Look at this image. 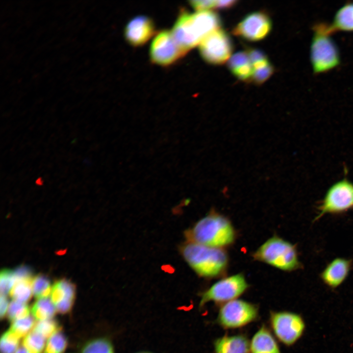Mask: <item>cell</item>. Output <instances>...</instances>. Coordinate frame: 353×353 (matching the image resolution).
Masks as SVG:
<instances>
[{
    "instance_id": "cell-1",
    "label": "cell",
    "mask_w": 353,
    "mask_h": 353,
    "mask_svg": "<svg viewBox=\"0 0 353 353\" xmlns=\"http://www.w3.org/2000/svg\"><path fill=\"white\" fill-rule=\"evenodd\" d=\"M220 25L219 16L211 11L193 14L184 11L176 21L172 33L185 52L200 44L207 35L219 28Z\"/></svg>"
},
{
    "instance_id": "cell-2",
    "label": "cell",
    "mask_w": 353,
    "mask_h": 353,
    "mask_svg": "<svg viewBox=\"0 0 353 353\" xmlns=\"http://www.w3.org/2000/svg\"><path fill=\"white\" fill-rule=\"evenodd\" d=\"M187 241L224 249L235 240V230L225 216L211 212L185 231Z\"/></svg>"
},
{
    "instance_id": "cell-3",
    "label": "cell",
    "mask_w": 353,
    "mask_h": 353,
    "mask_svg": "<svg viewBox=\"0 0 353 353\" xmlns=\"http://www.w3.org/2000/svg\"><path fill=\"white\" fill-rule=\"evenodd\" d=\"M180 251L189 266L200 277H218L227 268L228 256L224 249L187 241L181 246Z\"/></svg>"
},
{
    "instance_id": "cell-4",
    "label": "cell",
    "mask_w": 353,
    "mask_h": 353,
    "mask_svg": "<svg viewBox=\"0 0 353 353\" xmlns=\"http://www.w3.org/2000/svg\"><path fill=\"white\" fill-rule=\"evenodd\" d=\"M313 36L310 46V61L314 75L328 73L341 63L339 48L331 37L328 24L319 22L312 26Z\"/></svg>"
},
{
    "instance_id": "cell-5",
    "label": "cell",
    "mask_w": 353,
    "mask_h": 353,
    "mask_svg": "<svg viewBox=\"0 0 353 353\" xmlns=\"http://www.w3.org/2000/svg\"><path fill=\"white\" fill-rule=\"evenodd\" d=\"M252 256L255 260L285 272H290L303 267L296 245L276 235L262 244Z\"/></svg>"
},
{
    "instance_id": "cell-6",
    "label": "cell",
    "mask_w": 353,
    "mask_h": 353,
    "mask_svg": "<svg viewBox=\"0 0 353 353\" xmlns=\"http://www.w3.org/2000/svg\"><path fill=\"white\" fill-rule=\"evenodd\" d=\"M316 222L325 215H339L353 210V183L344 177L327 190L318 207Z\"/></svg>"
},
{
    "instance_id": "cell-7",
    "label": "cell",
    "mask_w": 353,
    "mask_h": 353,
    "mask_svg": "<svg viewBox=\"0 0 353 353\" xmlns=\"http://www.w3.org/2000/svg\"><path fill=\"white\" fill-rule=\"evenodd\" d=\"M258 315L257 306L236 299L223 304L219 309L217 322L225 329H233L255 321Z\"/></svg>"
},
{
    "instance_id": "cell-8",
    "label": "cell",
    "mask_w": 353,
    "mask_h": 353,
    "mask_svg": "<svg viewBox=\"0 0 353 353\" xmlns=\"http://www.w3.org/2000/svg\"><path fill=\"white\" fill-rule=\"evenodd\" d=\"M249 285L242 274L239 273L224 277L212 284L202 293L200 307L213 302L225 303L236 299L244 293Z\"/></svg>"
},
{
    "instance_id": "cell-9",
    "label": "cell",
    "mask_w": 353,
    "mask_h": 353,
    "mask_svg": "<svg viewBox=\"0 0 353 353\" xmlns=\"http://www.w3.org/2000/svg\"><path fill=\"white\" fill-rule=\"evenodd\" d=\"M270 323L277 339L286 346L294 344L302 336L305 324L302 317L289 311H271Z\"/></svg>"
},
{
    "instance_id": "cell-10",
    "label": "cell",
    "mask_w": 353,
    "mask_h": 353,
    "mask_svg": "<svg viewBox=\"0 0 353 353\" xmlns=\"http://www.w3.org/2000/svg\"><path fill=\"white\" fill-rule=\"evenodd\" d=\"M232 48L229 36L220 28L207 35L199 44L202 57L214 65L222 64L229 60Z\"/></svg>"
},
{
    "instance_id": "cell-11",
    "label": "cell",
    "mask_w": 353,
    "mask_h": 353,
    "mask_svg": "<svg viewBox=\"0 0 353 353\" xmlns=\"http://www.w3.org/2000/svg\"><path fill=\"white\" fill-rule=\"evenodd\" d=\"M272 28L269 17L260 11L254 12L245 16L234 27L233 33L250 41L262 40L268 35Z\"/></svg>"
},
{
    "instance_id": "cell-12",
    "label": "cell",
    "mask_w": 353,
    "mask_h": 353,
    "mask_svg": "<svg viewBox=\"0 0 353 353\" xmlns=\"http://www.w3.org/2000/svg\"><path fill=\"white\" fill-rule=\"evenodd\" d=\"M184 53L175 40L172 32L166 30L160 31L155 36L150 50L152 62L161 65L173 63Z\"/></svg>"
},
{
    "instance_id": "cell-13",
    "label": "cell",
    "mask_w": 353,
    "mask_h": 353,
    "mask_svg": "<svg viewBox=\"0 0 353 353\" xmlns=\"http://www.w3.org/2000/svg\"><path fill=\"white\" fill-rule=\"evenodd\" d=\"M154 26L152 20L146 16H137L126 24L125 36L126 41L134 46L146 43L153 35Z\"/></svg>"
},
{
    "instance_id": "cell-14",
    "label": "cell",
    "mask_w": 353,
    "mask_h": 353,
    "mask_svg": "<svg viewBox=\"0 0 353 353\" xmlns=\"http://www.w3.org/2000/svg\"><path fill=\"white\" fill-rule=\"evenodd\" d=\"M353 266V260L336 257L331 260L322 271L320 277L327 286L336 288L347 278Z\"/></svg>"
},
{
    "instance_id": "cell-15",
    "label": "cell",
    "mask_w": 353,
    "mask_h": 353,
    "mask_svg": "<svg viewBox=\"0 0 353 353\" xmlns=\"http://www.w3.org/2000/svg\"><path fill=\"white\" fill-rule=\"evenodd\" d=\"M75 286L66 279L56 282L52 287L51 301L56 311L61 314L69 312L71 309L75 298Z\"/></svg>"
},
{
    "instance_id": "cell-16",
    "label": "cell",
    "mask_w": 353,
    "mask_h": 353,
    "mask_svg": "<svg viewBox=\"0 0 353 353\" xmlns=\"http://www.w3.org/2000/svg\"><path fill=\"white\" fill-rule=\"evenodd\" d=\"M250 349L251 353H281L275 338L264 325L252 336Z\"/></svg>"
},
{
    "instance_id": "cell-17",
    "label": "cell",
    "mask_w": 353,
    "mask_h": 353,
    "mask_svg": "<svg viewBox=\"0 0 353 353\" xmlns=\"http://www.w3.org/2000/svg\"><path fill=\"white\" fill-rule=\"evenodd\" d=\"M214 353H250V342L243 334L226 335L214 343Z\"/></svg>"
},
{
    "instance_id": "cell-18",
    "label": "cell",
    "mask_w": 353,
    "mask_h": 353,
    "mask_svg": "<svg viewBox=\"0 0 353 353\" xmlns=\"http://www.w3.org/2000/svg\"><path fill=\"white\" fill-rule=\"evenodd\" d=\"M328 28L332 34L335 32H353V1L343 4L336 12Z\"/></svg>"
},
{
    "instance_id": "cell-19",
    "label": "cell",
    "mask_w": 353,
    "mask_h": 353,
    "mask_svg": "<svg viewBox=\"0 0 353 353\" xmlns=\"http://www.w3.org/2000/svg\"><path fill=\"white\" fill-rule=\"evenodd\" d=\"M228 67L238 78L243 80L252 79L253 69L248 52L239 51L233 54L228 60Z\"/></svg>"
},
{
    "instance_id": "cell-20",
    "label": "cell",
    "mask_w": 353,
    "mask_h": 353,
    "mask_svg": "<svg viewBox=\"0 0 353 353\" xmlns=\"http://www.w3.org/2000/svg\"><path fill=\"white\" fill-rule=\"evenodd\" d=\"M54 306L48 298L39 299L32 305L31 312L39 321L50 319L53 317L56 310Z\"/></svg>"
},
{
    "instance_id": "cell-21",
    "label": "cell",
    "mask_w": 353,
    "mask_h": 353,
    "mask_svg": "<svg viewBox=\"0 0 353 353\" xmlns=\"http://www.w3.org/2000/svg\"><path fill=\"white\" fill-rule=\"evenodd\" d=\"M32 278L16 281L9 292L14 301L25 303L31 298L32 293Z\"/></svg>"
},
{
    "instance_id": "cell-22",
    "label": "cell",
    "mask_w": 353,
    "mask_h": 353,
    "mask_svg": "<svg viewBox=\"0 0 353 353\" xmlns=\"http://www.w3.org/2000/svg\"><path fill=\"white\" fill-rule=\"evenodd\" d=\"M31 286L33 294L38 299L47 298L51 294L52 287L50 281L44 275H39L33 278Z\"/></svg>"
},
{
    "instance_id": "cell-23",
    "label": "cell",
    "mask_w": 353,
    "mask_h": 353,
    "mask_svg": "<svg viewBox=\"0 0 353 353\" xmlns=\"http://www.w3.org/2000/svg\"><path fill=\"white\" fill-rule=\"evenodd\" d=\"M67 346V339L59 329L49 338L43 353H63Z\"/></svg>"
},
{
    "instance_id": "cell-24",
    "label": "cell",
    "mask_w": 353,
    "mask_h": 353,
    "mask_svg": "<svg viewBox=\"0 0 353 353\" xmlns=\"http://www.w3.org/2000/svg\"><path fill=\"white\" fill-rule=\"evenodd\" d=\"M81 353H114L111 342L107 338H100L87 343Z\"/></svg>"
},
{
    "instance_id": "cell-25",
    "label": "cell",
    "mask_w": 353,
    "mask_h": 353,
    "mask_svg": "<svg viewBox=\"0 0 353 353\" xmlns=\"http://www.w3.org/2000/svg\"><path fill=\"white\" fill-rule=\"evenodd\" d=\"M46 338L39 333L32 330L25 337L23 345L29 350L41 353L45 347Z\"/></svg>"
},
{
    "instance_id": "cell-26",
    "label": "cell",
    "mask_w": 353,
    "mask_h": 353,
    "mask_svg": "<svg viewBox=\"0 0 353 353\" xmlns=\"http://www.w3.org/2000/svg\"><path fill=\"white\" fill-rule=\"evenodd\" d=\"M30 308L26 304L15 301H12L7 309V316L11 322L29 316Z\"/></svg>"
},
{
    "instance_id": "cell-27",
    "label": "cell",
    "mask_w": 353,
    "mask_h": 353,
    "mask_svg": "<svg viewBox=\"0 0 353 353\" xmlns=\"http://www.w3.org/2000/svg\"><path fill=\"white\" fill-rule=\"evenodd\" d=\"M19 338L9 329L2 335L0 341L1 353H14L19 345Z\"/></svg>"
},
{
    "instance_id": "cell-28",
    "label": "cell",
    "mask_w": 353,
    "mask_h": 353,
    "mask_svg": "<svg viewBox=\"0 0 353 353\" xmlns=\"http://www.w3.org/2000/svg\"><path fill=\"white\" fill-rule=\"evenodd\" d=\"M34 324L33 318L29 316L13 321L9 329L20 338L25 336L29 331Z\"/></svg>"
},
{
    "instance_id": "cell-29",
    "label": "cell",
    "mask_w": 353,
    "mask_h": 353,
    "mask_svg": "<svg viewBox=\"0 0 353 353\" xmlns=\"http://www.w3.org/2000/svg\"><path fill=\"white\" fill-rule=\"evenodd\" d=\"M59 329L58 322L55 320L50 319L40 321L36 323L33 330L42 335L46 339Z\"/></svg>"
},
{
    "instance_id": "cell-30",
    "label": "cell",
    "mask_w": 353,
    "mask_h": 353,
    "mask_svg": "<svg viewBox=\"0 0 353 353\" xmlns=\"http://www.w3.org/2000/svg\"><path fill=\"white\" fill-rule=\"evenodd\" d=\"M15 282L14 272L8 269L1 271L0 275V295L6 296Z\"/></svg>"
},
{
    "instance_id": "cell-31",
    "label": "cell",
    "mask_w": 353,
    "mask_h": 353,
    "mask_svg": "<svg viewBox=\"0 0 353 353\" xmlns=\"http://www.w3.org/2000/svg\"><path fill=\"white\" fill-rule=\"evenodd\" d=\"M274 68L270 63L263 66L253 69L252 79L258 84L266 81L273 74Z\"/></svg>"
},
{
    "instance_id": "cell-32",
    "label": "cell",
    "mask_w": 353,
    "mask_h": 353,
    "mask_svg": "<svg viewBox=\"0 0 353 353\" xmlns=\"http://www.w3.org/2000/svg\"><path fill=\"white\" fill-rule=\"evenodd\" d=\"M253 69H255L269 63L263 51L257 49H251L248 52Z\"/></svg>"
},
{
    "instance_id": "cell-33",
    "label": "cell",
    "mask_w": 353,
    "mask_h": 353,
    "mask_svg": "<svg viewBox=\"0 0 353 353\" xmlns=\"http://www.w3.org/2000/svg\"><path fill=\"white\" fill-rule=\"evenodd\" d=\"M190 4L194 9L199 11H210V10L212 8H217V0H191L190 1Z\"/></svg>"
},
{
    "instance_id": "cell-34",
    "label": "cell",
    "mask_w": 353,
    "mask_h": 353,
    "mask_svg": "<svg viewBox=\"0 0 353 353\" xmlns=\"http://www.w3.org/2000/svg\"><path fill=\"white\" fill-rule=\"evenodd\" d=\"M15 282L18 280L32 278L30 269L25 266H21L14 271Z\"/></svg>"
},
{
    "instance_id": "cell-35",
    "label": "cell",
    "mask_w": 353,
    "mask_h": 353,
    "mask_svg": "<svg viewBox=\"0 0 353 353\" xmlns=\"http://www.w3.org/2000/svg\"><path fill=\"white\" fill-rule=\"evenodd\" d=\"M8 301L6 296L0 295V316L2 319L8 308Z\"/></svg>"
},
{
    "instance_id": "cell-36",
    "label": "cell",
    "mask_w": 353,
    "mask_h": 353,
    "mask_svg": "<svg viewBox=\"0 0 353 353\" xmlns=\"http://www.w3.org/2000/svg\"><path fill=\"white\" fill-rule=\"evenodd\" d=\"M236 3L235 0H217V8L219 9H225L230 8Z\"/></svg>"
},
{
    "instance_id": "cell-37",
    "label": "cell",
    "mask_w": 353,
    "mask_h": 353,
    "mask_svg": "<svg viewBox=\"0 0 353 353\" xmlns=\"http://www.w3.org/2000/svg\"><path fill=\"white\" fill-rule=\"evenodd\" d=\"M15 353H37L35 352L29 350L23 345L21 346Z\"/></svg>"
},
{
    "instance_id": "cell-38",
    "label": "cell",
    "mask_w": 353,
    "mask_h": 353,
    "mask_svg": "<svg viewBox=\"0 0 353 353\" xmlns=\"http://www.w3.org/2000/svg\"><path fill=\"white\" fill-rule=\"evenodd\" d=\"M145 353V352H144V353Z\"/></svg>"
}]
</instances>
